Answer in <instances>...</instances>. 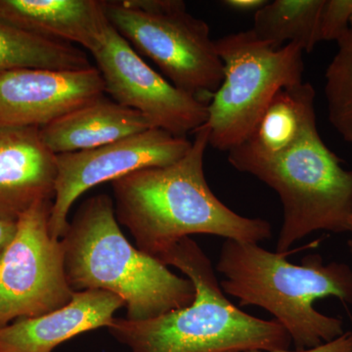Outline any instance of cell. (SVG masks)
<instances>
[{"instance_id": "1", "label": "cell", "mask_w": 352, "mask_h": 352, "mask_svg": "<svg viewBox=\"0 0 352 352\" xmlns=\"http://www.w3.org/2000/svg\"><path fill=\"white\" fill-rule=\"evenodd\" d=\"M194 134L179 161L112 182L118 221L129 229L140 251L157 259L195 234L254 244L271 238L270 222L236 214L210 190L204 170L208 131L203 126Z\"/></svg>"}, {"instance_id": "2", "label": "cell", "mask_w": 352, "mask_h": 352, "mask_svg": "<svg viewBox=\"0 0 352 352\" xmlns=\"http://www.w3.org/2000/svg\"><path fill=\"white\" fill-rule=\"evenodd\" d=\"M191 280L188 307L149 319L115 318L109 333L131 352H276L292 340L276 320L245 314L226 298L212 261L195 241L185 238L160 259Z\"/></svg>"}, {"instance_id": "3", "label": "cell", "mask_w": 352, "mask_h": 352, "mask_svg": "<svg viewBox=\"0 0 352 352\" xmlns=\"http://www.w3.org/2000/svg\"><path fill=\"white\" fill-rule=\"evenodd\" d=\"M61 241L72 289H99L120 296L129 320H149L188 307L195 298L189 278L177 276L127 241L113 199L106 194L83 201Z\"/></svg>"}, {"instance_id": "4", "label": "cell", "mask_w": 352, "mask_h": 352, "mask_svg": "<svg viewBox=\"0 0 352 352\" xmlns=\"http://www.w3.org/2000/svg\"><path fill=\"white\" fill-rule=\"evenodd\" d=\"M286 254L266 251L254 243L226 240L217 270L220 286L241 307L267 310L288 332L296 351L315 349L344 335L342 321L317 311L318 298L335 296L352 303V270L346 264H324L320 254H308L294 264Z\"/></svg>"}, {"instance_id": "5", "label": "cell", "mask_w": 352, "mask_h": 352, "mask_svg": "<svg viewBox=\"0 0 352 352\" xmlns=\"http://www.w3.org/2000/svg\"><path fill=\"white\" fill-rule=\"evenodd\" d=\"M110 25L150 58L178 89L210 104L224 76L217 43L205 21L182 0L105 1Z\"/></svg>"}, {"instance_id": "6", "label": "cell", "mask_w": 352, "mask_h": 352, "mask_svg": "<svg viewBox=\"0 0 352 352\" xmlns=\"http://www.w3.org/2000/svg\"><path fill=\"white\" fill-rule=\"evenodd\" d=\"M322 140L317 126L283 156L249 166L245 173L271 187L283 206L277 252L319 230L351 232L352 170Z\"/></svg>"}, {"instance_id": "7", "label": "cell", "mask_w": 352, "mask_h": 352, "mask_svg": "<svg viewBox=\"0 0 352 352\" xmlns=\"http://www.w3.org/2000/svg\"><path fill=\"white\" fill-rule=\"evenodd\" d=\"M223 80L208 106V145L229 152L249 138L274 95L303 82V51L288 43L274 50L251 31L215 41Z\"/></svg>"}, {"instance_id": "8", "label": "cell", "mask_w": 352, "mask_h": 352, "mask_svg": "<svg viewBox=\"0 0 352 352\" xmlns=\"http://www.w3.org/2000/svg\"><path fill=\"white\" fill-rule=\"evenodd\" d=\"M52 204L39 201L21 215L0 258V327L60 309L76 293L67 279L62 241L50 235Z\"/></svg>"}, {"instance_id": "9", "label": "cell", "mask_w": 352, "mask_h": 352, "mask_svg": "<svg viewBox=\"0 0 352 352\" xmlns=\"http://www.w3.org/2000/svg\"><path fill=\"white\" fill-rule=\"evenodd\" d=\"M191 145L186 138L150 129L95 149L56 155L50 235L57 240L63 238L69 226V210L88 190L143 168L175 164Z\"/></svg>"}, {"instance_id": "10", "label": "cell", "mask_w": 352, "mask_h": 352, "mask_svg": "<svg viewBox=\"0 0 352 352\" xmlns=\"http://www.w3.org/2000/svg\"><path fill=\"white\" fill-rule=\"evenodd\" d=\"M92 55L105 92L120 105L142 113L154 129L186 138L207 122L208 104L157 74L112 25Z\"/></svg>"}, {"instance_id": "11", "label": "cell", "mask_w": 352, "mask_h": 352, "mask_svg": "<svg viewBox=\"0 0 352 352\" xmlns=\"http://www.w3.org/2000/svg\"><path fill=\"white\" fill-rule=\"evenodd\" d=\"M96 67L17 69L0 74V126L43 127L104 94Z\"/></svg>"}, {"instance_id": "12", "label": "cell", "mask_w": 352, "mask_h": 352, "mask_svg": "<svg viewBox=\"0 0 352 352\" xmlns=\"http://www.w3.org/2000/svg\"><path fill=\"white\" fill-rule=\"evenodd\" d=\"M56 155L39 127L0 126V219L17 221L43 201L54 199Z\"/></svg>"}, {"instance_id": "13", "label": "cell", "mask_w": 352, "mask_h": 352, "mask_svg": "<svg viewBox=\"0 0 352 352\" xmlns=\"http://www.w3.org/2000/svg\"><path fill=\"white\" fill-rule=\"evenodd\" d=\"M124 307V300L109 292H76L60 309L0 327V352H53L76 336L108 328L113 315Z\"/></svg>"}, {"instance_id": "14", "label": "cell", "mask_w": 352, "mask_h": 352, "mask_svg": "<svg viewBox=\"0 0 352 352\" xmlns=\"http://www.w3.org/2000/svg\"><path fill=\"white\" fill-rule=\"evenodd\" d=\"M0 21L39 38L100 50L110 23L103 0H0Z\"/></svg>"}, {"instance_id": "15", "label": "cell", "mask_w": 352, "mask_h": 352, "mask_svg": "<svg viewBox=\"0 0 352 352\" xmlns=\"http://www.w3.org/2000/svg\"><path fill=\"white\" fill-rule=\"evenodd\" d=\"M315 90L309 82L280 89L249 138L228 152V161L245 173L249 166L283 156L317 126Z\"/></svg>"}, {"instance_id": "16", "label": "cell", "mask_w": 352, "mask_h": 352, "mask_svg": "<svg viewBox=\"0 0 352 352\" xmlns=\"http://www.w3.org/2000/svg\"><path fill=\"white\" fill-rule=\"evenodd\" d=\"M154 129L142 113L101 95L39 127L52 154L87 151Z\"/></svg>"}, {"instance_id": "17", "label": "cell", "mask_w": 352, "mask_h": 352, "mask_svg": "<svg viewBox=\"0 0 352 352\" xmlns=\"http://www.w3.org/2000/svg\"><path fill=\"white\" fill-rule=\"evenodd\" d=\"M325 0H274L256 11L250 31L274 50L298 44L311 52L321 38V16Z\"/></svg>"}, {"instance_id": "18", "label": "cell", "mask_w": 352, "mask_h": 352, "mask_svg": "<svg viewBox=\"0 0 352 352\" xmlns=\"http://www.w3.org/2000/svg\"><path fill=\"white\" fill-rule=\"evenodd\" d=\"M87 53L74 44L39 38L0 21V74L17 69L80 71Z\"/></svg>"}, {"instance_id": "19", "label": "cell", "mask_w": 352, "mask_h": 352, "mask_svg": "<svg viewBox=\"0 0 352 352\" xmlns=\"http://www.w3.org/2000/svg\"><path fill=\"white\" fill-rule=\"evenodd\" d=\"M338 43L325 74L328 118L336 131L352 145V28Z\"/></svg>"}, {"instance_id": "20", "label": "cell", "mask_w": 352, "mask_h": 352, "mask_svg": "<svg viewBox=\"0 0 352 352\" xmlns=\"http://www.w3.org/2000/svg\"><path fill=\"white\" fill-rule=\"evenodd\" d=\"M352 0H325L321 16L322 41H338L349 31Z\"/></svg>"}, {"instance_id": "21", "label": "cell", "mask_w": 352, "mask_h": 352, "mask_svg": "<svg viewBox=\"0 0 352 352\" xmlns=\"http://www.w3.org/2000/svg\"><path fill=\"white\" fill-rule=\"evenodd\" d=\"M268 3L267 0H224L222 4L236 12H254Z\"/></svg>"}, {"instance_id": "22", "label": "cell", "mask_w": 352, "mask_h": 352, "mask_svg": "<svg viewBox=\"0 0 352 352\" xmlns=\"http://www.w3.org/2000/svg\"><path fill=\"white\" fill-rule=\"evenodd\" d=\"M17 228V221L0 219V258L6 251L7 245L13 239Z\"/></svg>"}, {"instance_id": "23", "label": "cell", "mask_w": 352, "mask_h": 352, "mask_svg": "<svg viewBox=\"0 0 352 352\" xmlns=\"http://www.w3.org/2000/svg\"><path fill=\"white\" fill-rule=\"evenodd\" d=\"M351 233H352V226H351ZM349 249H351V251L352 252V239L351 241H349Z\"/></svg>"}, {"instance_id": "24", "label": "cell", "mask_w": 352, "mask_h": 352, "mask_svg": "<svg viewBox=\"0 0 352 352\" xmlns=\"http://www.w3.org/2000/svg\"><path fill=\"white\" fill-rule=\"evenodd\" d=\"M349 28H352V12L351 15V21H349Z\"/></svg>"}]
</instances>
